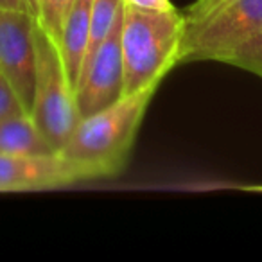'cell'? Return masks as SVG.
<instances>
[{
	"label": "cell",
	"instance_id": "cell-1",
	"mask_svg": "<svg viewBox=\"0 0 262 262\" xmlns=\"http://www.w3.org/2000/svg\"><path fill=\"white\" fill-rule=\"evenodd\" d=\"M158 88L124 94L115 102L77 120L61 155L86 172L88 180L110 178L126 167L139 127Z\"/></svg>",
	"mask_w": 262,
	"mask_h": 262
},
{
	"label": "cell",
	"instance_id": "cell-2",
	"mask_svg": "<svg viewBox=\"0 0 262 262\" xmlns=\"http://www.w3.org/2000/svg\"><path fill=\"white\" fill-rule=\"evenodd\" d=\"M185 29V16L178 9L139 11L124 6L120 22L124 94L160 86L180 63Z\"/></svg>",
	"mask_w": 262,
	"mask_h": 262
},
{
	"label": "cell",
	"instance_id": "cell-3",
	"mask_svg": "<svg viewBox=\"0 0 262 262\" xmlns=\"http://www.w3.org/2000/svg\"><path fill=\"white\" fill-rule=\"evenodd\" d=\"M36 43V83L31 117L47 140L61 149L81 119L76 88L63 65L59 45L40 24L34 26Z\"/></svg>",
	"mask_w": 262,
	"mask_h": 262
},
{
	"label": "cell",
	"instance_id": "cell-4",
	"mask_svg": "<svg viewBox=\"0 0 262 262\" xmlns=\"http://www.w3.org/2000/svg\"><path fill=\"white\" fill-rule=\"evenodd\" d=\"M262 33V0H235L207 20L187 26L180 63L221 61L225 54Z\"/></svg>",
	"mask_w": 262,
	"mask_h": 262
},
{
	"label": "cell",
	"instance_id": "cell-5",
	"mask_svg": "<svg viewBox=\"0 0 262 262\" xmlns=\"http://www.w3.org/2000/svg\"><path fill=\"white\" fill-rule=\"evenodd\" d=\"M36 18L26 9L0 8V72L31 112L36 83Z\"/></svg>",
	"mask_w": 262,
	"mask_h": 262
},
{
	"label": "cell",
	"instance_id": "cell-6",
	"mask_svg": "<svg viewBox=\"0 0 262 262\" xmlns=\"http://www.w3.org/2000/svg\"><path fill=\"white\" fill-rule=\"evenodd\" d=\"M88 180L61 151L45 155H0V192H33Z\"/></svg>",
	"mask_w": 262,
	"mask_h": 262
},
{
	"label": "cell",
	"instance_id": "cell-7",
	"mask_svg": "<svg viewBox=\"0 0 262 262\" xmlns=\"http://www.w3.org/2000/svg\"><path fill=\"white\" fill-rule=\"evenodd\" d=\"M120 16L115 29L88 58L76 86L79 115H90L124 95V65L120 51Z\"/></svg>",
	"mask_w": 262,
	"mask_h": 262
},
{
	"label": "cell",
	"instance_id": "cell-8",
	"mask_svg": "<svg viewBox=\"0 0 262 262\" xmlns=\"http://www.w3.org/2000/svg\"><path fill=\"white\" fill-rule=\"evenodd\" d=\"M90 8L92 0H74L72 8L63 22L61 33L58 38L59 51H61L63 65L72 81L74 88L77 86L84 58L88 52L90 41Z\"/></svg>",
	"mask_w": 262,
	"mask_h": 262
},
{
	"label": "cell",
	"instance_id": "cell-9",
	"mask_svg": "<svg viewBox=\"0 0 262 262\" xmlns=\"http://www.w3.org/2000/svg\"><path fill=\"white\" fill-rule=\"evenodd\" d=\"M58 151L41 133L31 113L0 120V155H45Z\"/></svg>",
	"mask_w": 262,
	"mask_h": 262
},
{
	"label": "cell",
	"instance_id": "cell-10",
	"mask_svg": "<svg viewBox=\"0 0 262 262\" xmlns=\"http://www.w3.org/2000/svg\"><path fill=\"white\" fill-rule=\"evenodd\" d=\"M74 0H36V22L58 41Z\"/></svg>",
	"mask_w": 262,
	"mask_h": 262
},
{
	"label": "cell",
	"instance_id": "cell-11",
	"mask_svg": "<svg viewBox=\"0 0 262 262\" xmlns=\"http://www.w3.org/2000/svg\"><path fill=\"white\" fill-rule=\"evenodd\" d=\"M221 63L250 70L262 77V33L250 38L246 43L239 45L221 58Z\"/></svg>",
	"mask_w": 262,
	"mask_h": 262
},
{
	"label": "cell",
	"instance_id": "cell-12",
	"mask_svg": "<svg viewBox=\"0 0 262 262\" xmlns=\"http://www.w3.org/2000/svg\"><path fill=\"white\" fill-rule=\"evenodd\" d=\"M232 2H235V0H196L194 4H190L189 8L183 11L187 26H196V24L203 22L208 16L215 15L219 9L232 4Z\"/></svg>",
	"mask_w": 262,
	"mask_h": 262
},
{
	"label": "cell",
	"instance_id": "cell-13",
	"mask_svg": "<svg viewBox=\"0 0 262 262\" xmlns=\"http://www.w3.org/2000/svg\"><path fill=\"white\" fill-rule=\"evenodd\" d=\"M20 113H29L24 108L22 101L16 95L15 88L11 86L6 76L0 72V120L11 115H20Z\"/></svg>",
	"mask_w": 262,
	"mask_h": 262
},
{
	"label": "cell",
	"instance_id": "cell-14",
	"mask_svg": "<svg viewBox=\"0 0 262 262\" xmlns=\"http://www.w3.org/2000/svg\"><path fill=\"white\" fill-rule=\"evenodd\" d=\"M126 8L139 9V11H171L176 9L171 0H122Z\"/></svg>",
	"mask_w": 262,
	"mask_h": 262
},
{
	"label": "cell",
	"instance_id": "cell-15",
	"mask_svg": "<svg viewBox=\"0 0 262 262\" xmlns=\"http://www.w3.org/2000/svg\"><path fill=\"white\" fill-rule=\"evenodd\" d=\"M0 8L26 9V11H29V8H27V2H26V0H0ZM29 13H31V11H29Z\"/></svg>",
	"mask_w": 262,
	"mask_h": 262
},
{
	"label": "cell",
	"instance_id": "cell-16",
	"mask_svg": "<svg viewBox=\"0 0 262 262\" xmlns=\"http://www.w3.org/2000/svg\"><path fill=\"white\" fill-rule=\"evenodd\" d=\"M26 2H27V8H29L31 15L36 18V0H26Z\"/></svg>",
	"mask_w": 262,
	"mask_h": 262
}]
</instances>
